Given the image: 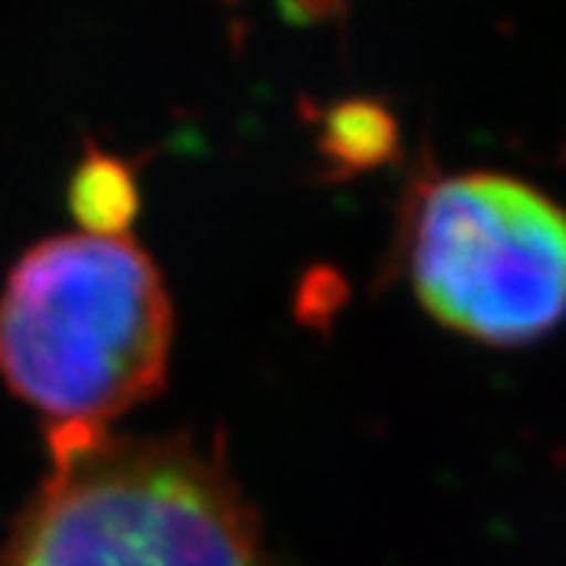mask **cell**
I'll list each match as a JSON object with an SVG mask.
<instances>
[{
  "label": "cell",
  "mask_w": 566,
  "mask_h": 566,
  "mask_svg": "<svg viewBox=\"0 0 566 566\" xmlns=\"http://www.w3.org/2000/svg\"><path fill=\"white\" fill-rule=\"evenodd\" d=\"M70 205L80 214L85 233L117 237L139 211V186L133 167L114 155H104L88 142L70 180Z\"/></svg>",
  "instance_id": "4"
},
{
  "label": "cell",
  "mask_w": 566,
  "mask_h": 566,
  "mask_svg": "<svg viewBox=\"0 0 566 566\" xmlns=\"http://www.w3.org/2000/svg\"><path fill=\"white\" fill-rule=\"evenodd\" d=\"M0 566H262V532L221 444L102 434L51 453Z\"/></svg>",
  "instance_id": "2"
},
{
  "label": "cell",
  "mask_w": 566,
  "mask_h": 566,
  "mask_svg": "<svg viewBox=\"0 0 566 566\" xmlns=\"http://www.w3.org/2000/svg\"><path fill=\"white\" fill-rule=\"evenodd\" d=\"M400 145L397 120L385 104L371 98H349L324 114L322 148L344 167H371L387 161Z\"/></svg>",
  "instance_id": "5"
},
{
  "label": "cell",
  "mask_w": 566,
  "mask_h": 566,
  "mask_svg": "<svg viewBox=\"0 0 566 566\" xmlns=\"http://www.w3.org/2000/svg\"><path fill=\"white\" fill-rule=\"evenodd\" d=\"M274 3L283 20L293 25H324L346 13V0H274Z\"/></svg>",
  "instance_id": "6"
},
{
  "label": "cell",
  "mask_w": 566,
  "mask_h": 566,
  "mask_svg": "<svg viewBox=\"0 0 566 566\" xmlns=\"http://www.w3.org/2000/svg\"><path fill=\"white\" fill-rule=\"evenodd\" d=\"M174 305L126 233H61L25 249L0 293V378L44 419L51 453L111 434L161 390Z\"/></svg>",
  "instance_id": "1"
},
{
  "label": "cell",
  "mask_w": 566,
  "mask_h": 566,
  "mask_svg": "<svg viewBox=\"0 0 566 566\" xmlns=\"http://www.w3.org/2000/svg\"><path fill=\"white\" fill-rule=\"evenodd\" d=\"M409 274L422 308L482 344L513 346L566 315V211L504 174L424 186Z\"/></svg>",
  "instance_id": "3"
}]
</instances>
